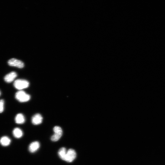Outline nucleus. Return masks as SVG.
Segmentation results:
<instances>
[{
  "instance_id": "obj_3",
  "label": "nucleus",
  "mask_w": 165,
  "mask_h": 165,
  "mask_svg": "<svg viewBox=\"0 0 165 165\" xmlns=\"http://www.w3.org/2000/svg\"><path fill=\"white\" fill-rule=\"evenodd\" d=\"M53 130L54 134L51 138L52 141L56 142L61 138L62 134V129L60 127L56 126L54 127Z\"/></svg>"
},
{
  "instance_id": "obj_10",
  "label": "nucleus",
  "mask_w": 165,
  "mask_h": 165,
  "mask_svg": "<svg viewBox=\"0 0 165 165\" xmlns=\"http://www.w3.org/2000/svg\"><path fill=\"white\" fill-rule=\"evenodd\" d=\"M11 142V140L7 136H4L0 139V143L4 147H7L9 145Z\"/></svg>"
},
{
  "instance_id": "obj_13",
  "label": "nucleus",
  "mask_w": 165,
  "mask_h": 165,
  "mask_svg": "<svg viewBox=\"0 0 165 165\" xmlns=\"http://www.w3.org/2000/svg\"><path fill=\"white\" fill-rule=\"evenodd\" d=\"M4 101L3 99L0 100V113H2L4 109Z\"/></svg>"
},
{
  "instance_id": "obj_4",
  "label": "nucleus",
  "mask_w": 165,
  "mask_h": 165,
  "mask_svg": "<svg viewBox=\"0 0 165 165\" xmlns=\"http://www.w3.org/2000/svg\"><path fill=\"white\" fill-rule=\"evenodd\" d=\"M9 65L19 68H22L24 67V63L20 60L16 58H12L9 60L8 62Z\"/></svg>"
},
{
  "instance_id": "obj_14",
  "label": "nucleus",
  "mask_w": 165,
  "mask_h": 165,
  "mask_svg": "<svg viewBox=\"0 0 165 165\" xmlns=\"http://www.w3.org/2000/svg\"><path fill=\"white\" fill-rule=\"evenodd\" d=\"M1 91H0V96L1 95Z\"/></svg>"
},
{
  "instance_id": "obj_6",
  "label": "nucleus",
  "mask_w": 165,
  "mask_h": 165,
  "mask_svg": "<svg viewBox=\"0 0 165 165\" xmlns=\"http://www.w3.org/2000/svg\"><path fill=\"white\" fill-rule=\"evenodd\" d=\"M17 76V74L16 72H12L5 76L4 81L7 83H10L13 81Z\"/></svg>"
},
{
  "instance_id": "obj_9",
  "label": "nucleus",
  "mask_w": 165,
  "mask_h": 165,
  "mask_svg": "<svg viewBox=\"0 0 165 165\" xmlns=\"http://www.w3.org/2000/svg\"><path fill=\"white\" fill-rule=\"evenodd\" d=\"M15 122L18 124H22L25 122V118L22 113H18L16 115L15 117Z\"/></svg>"
},
{
  "instance_id": "obj_7",
  "label": "nucleus",
  "mask_w": 165,
  "mask_h": 165,
  "mask_svg": "<svg viewBox=\"0 0 165 165\" xmlns=\"http://www.w3.org/2000/svg\"><path fill=\"white\" fill-rule=\"evenodd\" d=\"M43 117L41 115L37 113L34 115L32 119V123L35 125H37L41 124L43 121Z\"/></svg>"
},
{
  "instance_id": "obj_2",
  "label": "nucleus",
  "mask_w": 165,
  "mask_h": 165,
  "mask_svg": "<svg viewBox=\"0 0 165 165\" xmlns=\"http://www.w3.org/2000/svg\"><path fill=\"white\" fill-rule=\"evenodd\" d=\"M15 97L19 102L21 103L26 102L29 100L31 98L29 94L22 91H19L15 95Z\"/></svg>"
},
{
  "instance_id": "obj_11",
  "label": "nucleus",
  "mask_w": 165,
  "mask_h": 165,
  "mask_svg": "<svg viewBox=\"0 0 165 165\" xmlns=\"http://www.w3.org/2000/svg\"><path fill=\"white\" fill-rule=\"evenodd\" d=\"M13 134L14 136L18 139L22 137L23 135V133L22 130L18 128H15L14 129Z\"/></svg>"
},
{
  "instance_id": "obj_12",
  "label": "nucleus",
  "mask_w": 165,
  "mask_h": 165,
  "mask_svg": "<svg viewBox=\"0 0 165 165\" xmlns=\"http://www.w3.org/2000/svg\"><path fill=\"white\" fill-rule=\"evenodd\" d=\"M67 152V149L65 148L62 147L60 149L58 152L59 157L65 161V160Z\"/></svg>"
},
{
  "instance_id": "obj_8",
  "label": "nucleus",
  "mask_w": 165,
  "mask_h": 165,
  "mask_svg": "<svg viewBox=\"0 0 165 165\" xmlns=\"http://www.w3.org/2000/svg\"><path fill=\"white\" fill-rule=\"evenodd\" d=\"M40 147L39 143L37 141L34 142L30 144L29 147V150L31 153L36 151Z\"/></svg>"
},
{
  "instance_id": "obj_1",
  "label": "nucleus",
  "mask_w": 165,
  "mask_h": 165,
  "mask_svg": "<svg viewBox=\"0 0 165 165\" xmlns=\"http://www.w3.org/2000/svg\"><path fill=\"white\" fill-rule=\"evenodd\" d=\"M29 86V82L26 80L24 79H17L14 83V87L19 91L28 88Z\"/></svg>"
},
{
  "instance_id": "obj_5",
  "label": "nucleus",
  "mask_w": 165,
  "mask_h": 165,
  "mask_svg": "<svg viewBox=\"0 0 165 165\" xmlns=\"http://www.w3.org/2000/svg\"><path fill=\"white\" fill-rule=\"evenodd\" d=\"M76 153L74 149H69L67 152L65 161L68 162H73L76 158Z\"/></svg>"
}]
</instances>
